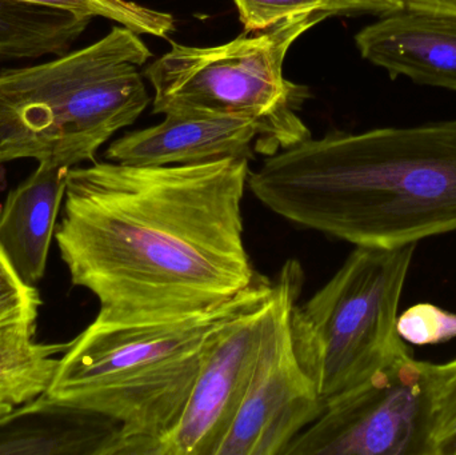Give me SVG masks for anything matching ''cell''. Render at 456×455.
<instances>
[{"label": "cell", "instance_id": "obj_1", "mask_svg": "<svg viewBox=\"0 0 456 455\" xmlns=\"http://www.w3.org/2000/svg\"><path fill=\"white\" fill-rule=\"evenodd\" d=\"M249 160L93 162L67 175L55 240L72 285L112 320L218 309L252 288L241 202Z\"/></svg>", "mask_w": 456, "mask_h": 455}, {"label": "cell", "instance_id": "obj_2", "mask_svg": "<svg viewBox=\"0 0 456 455\" xmlns=\"http://www.w3.org/2000/svg\"><path fill=\"white\" fill-rule=\"evenodd\" d=\"M247 189L291 223L355 248L456 232V119L305 139L265 157Z\"/></svg>", "mask_w": 456, "mask_h": 455}, {"label": "cell", "instance_id": "obj_3", "mask_svg": "<svg viewBox=\"0 0 456 455\" xmlns=\"http://www.w3.org/2000/svg\"><path fill=\"white\" fill-rule=\"evenodd\" d=\"M243 294L184 317L98 315L69 342L45 394L117 422L122 455H159L186 408L208 334Z\"/></svg>", "mask_w": 456, "mask_h": 455}, {"label": "cell", "instance_id": "obj_4", "mask_svg": "<svg viewBox=\"0 0 456 455\" xmlns=\"http://www.w3.org/2000/svg\"><path fill=\"white\" fill-rule=\"evenodd\" d=\"M152 53L123 26L93 45L32 66L0 69V163L95 162L150 103L142 66Z\"/></svg>", "mask_w": 456, "mask_h": 455}, {"label": "cell", "instance_id": "obj_5", "mask_svg": "<svg viewBox=\"0 0 456 455\" xmlns=\"http://www.w3.org/2000/svg\"><path fill=\"white\" fill-rule=\"evenodd\" d=\"M329 18L291 16L213 47L174 43L143 71L154 88L152 112L246 118L259 131L255 152L265 157L311 138L299 115L310 90L284 77V61L302 35Z\"/></svg>", "mask_w": 456, "mask_h": 455}, {"label": "cell", "instance_id": "obj_6", "mask_svg": "<svg viewBox=\"0 0 456 455\" xmlns=\"http://www.w3.org/2000/svg\"><path fill=\"white\" fill-rule=\"evenodd\" d=\"M418 245L355 248L331 280L289 317L297 360L326 402L399 358V305Z\"/></svg>", "mask_w": 456, "mask_h": 455}, {"label": "cell", "instance_id": "obj_7", "mask_svg": "<svg viewBox=\"0 0 456 455\" xmlns=\"http://www.w3.org/2000/svg\"><path fill=\"white\" fill-rule=\"evenodd\" d=\"M284 455H433L428 362L406 355L330 398Z\"/></svg>", "mask_w": 456, "mask_h": 455}, {"label": "cell", "instance_id": "obj_8", "mask_svg": "<svg viewBox=\"0 0 456 455\" xmlns=\"http://www.w3.org/2000/svg\"><path fill=\"white\" fill-rule=\"evenodd\" d=\"M303 283L302 264L289 259L275 278V304L254 377L216 455H284L323 413L324 401L297 360L289 330Z\"/></svg>", "mask_w": 456, "mask_h": 455}, {"label": "cell", "instance_id": "obj_9", "mask_svg": "<svg viewBox=\"0 0 456 455\" xmlns=\"http://www.w3.org/2000/svg\"><path fill=\"white\" fill-rule=\"evenodd\" d=\"M275 297V280L260 275L210 331L186 408L159 455H216L254 377Z\"/></svg>", "mask_w": 456, "mask_h": 455}, {"label": "cell", "instance_id": "obj_10", "mask_svg": "<svg viewBox=\"0 0 456 455\" xmlns=\"http://www.w3.org/2000/svg\"><path fill=\"white\" fill-rule=\"evenodd\" d=\"M259 131L231 115L171 114L159 125L126 134L110 144L106 159L136 166H178L227 158L254 159Z\"/></svg>", "mask_w": 456, "mask_h": 455}, {"label": "cell", "instance_id": "obj_11", "mask_svg": "<svg viewBox=\"0 0 456 455\" xmlns=\"http://www.w3.org/2000/svg\"><path fill=\"white\" fill-rule=\"evenodd\" d=\"M364 61L417 85L456 91V18L402 10L355 35Z\"/></svg>", "mask_w": 456, "mask_h": 455}, {"label": "cell", "instance_id": "obj_12", "mask_svg": "<svg viewBox=\"0 0 456 455\" xmlns=\"http://www.w3.org/2000/svg\"><path fill=\"white\" fill-rule=\"evenodd\" d=\"M122 451L117 422L45 393L0 417V455H122Z\"/></svg>", "mask_w": 456, "mask_h": 455}, {"label": "cell", "instance_id": "obj_13", "mask_svg": "<svg viewBox=\"0 0 456 455\" xmlns=\"http://www.w3.org/2000/svg\"><path fill=\"white\" fill-rule=\"evenodd\" d=\"M37 163V170L8 194L0 213V248L28 286L45 275L71 170L50 160Z\"/></svg>", "mask_w": 456, "mask_h": 455}, {"label": "cell", "instance_id": "obj_14", "mask_svg": "<svg viewBox=\"0 0 456 455\" xmlns=\"http://www.w3.org/2000/svg\"><path fill=\"white\" fill-rule=\"evenodd\" d=\"M91 20L58 8L0 0V63L63 55Z\"/></svg>", "mask_w": 456, "mask_h": 455}, {"label": "cell", "instance_id": "obj_15", "mask_svg": "<svg viewBox=\"0 0 456 455\" xmlns=\"http://www.w3.org/2000/svg\"><path fill=\"white\" fill-rule=\"evenodd\" d=\"M35 326L0 330V401L20 406L47 392L67 344H39Z\"/></svg>", "mask_w": 456, "mask_h": 455}, {"label": "cell", "instance_id": "obj_16", "mask_svg": "<svg viewBox=\"0 0 456 455\" xmlns=\"http://www.w3.org/2000/svg\"><path fill=\"white\" fill-rule=\"evenodd\" d=\"M69 11L90 18H104L126 27L138 35L168 39L175 31V19L171 13L146 7L131 0H19Z\"/></svg>", "mask_w": 456, "mask_h": 455}, {"label": "cell", "instance_id": "obj_17", "mask_svg": "<svg viewBox=\"0 0 456 455\" xmlns=\"http://www.w3.org/2000/svg\"><path fill=\"white\" fill-rule=\"evenodd\" d=\"M433 455H456V358L428 362Z\"/></svg>", "mask_w": 456, "mask_h": 455}, {"label": "cell", "instance_id": "obj_18", "mask_svg": "<svg viewBox=\"0 0 456 455\" xmlns=\"http://www.w3.org/2000/svg\"><path fill=\"white\" fill-rule=\"evenodd\" d=\"M399 337L409 345L426 346L456 338V314L433 304H417L399 315Z\"/></svg>", "mask_w": 456, "mask_h": 455}, {"label": "cell", "instance_id": "obj_19", "mask_svg": "<svg viewBox=\"0 0 456 455\" xmlns=\"http://www.w3.org/2000/svg\"><path fill=\"white\" fill-rule=\"evenodd\" d=\"M42 305L35 286L18 277L0 248V330L15 326H37Z\"/></svg>", "mask_w": 456, "mask_h": 455}, {"label": "cell", "instance_id": "obj_20", "mask_svg": "<svg viewBox=\"0 0 456 455\" xmlns=\"http://www.w3.org/2000/svg\"><path fill=\"white\" fill-rule=\"evenodd\" d=\"M244 31L259 32L279 21L303 13L326 12L331 18V0H233Z\"/></svg>", "mask_w": 456, "mask_h": 455}, {"label": "cell", "instance_id": "obj_21", "mask_svg": "<svg viewBox=\"0 0 456 455\" xmlns=\"http://www.w3.org/2000/svg\"><path fill=\"white\" fill-rule=\"evenodd\" d=\"M334 16L375 15L404 10L403 0H331Z\"/></svg>", "mask_w": 456, "mask_h": 455}, {"label": "cell", "instance_id": "obj_22", "mask_svg": "<svg viewBox=\"0 0 456 455\" xmlns=\"http://www.w3.org/2000/svg\"><path fill=\"white\" fill-rule=\"evenodd\" d=\"M403 3L404 10L456 18V0H403Z\"/></svg>", "mask_w": 456, "mask_h": 455}, {"label": "cell", "instance_id": "obj_23", "mask_svg": "<svg viewBox=\"0 0 456 455\" xmlns=\"http://www.w3.org/2000/svg\"><path fill=\"white\" fill-rule=\"evenodd\" d=\"M13 408H15V406L11 405V403L3 402V401H0V417L4 416V414L8 413V411L12 410Z\"/></svg>", "mask_w": 456, "mask_h": 455}]
</instances>
